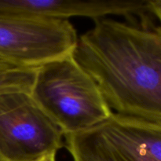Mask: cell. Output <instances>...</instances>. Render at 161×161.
Returning a JSON list of instances; mask_svg holds the SVG:
<instances>
[{
    "label": "cell",
    "instance_id": "cell-6",
    "mask_svg": "<svg viewBox=\"0 0 161 161\" xmlns=\"http://www.w3.org/2000/svg\"><path fill=\"white\" fill-rule=\"evenodd\" d=\"M0 14L55 20L83 17L95 20L122 16L132 25L155 24L148 0H0Z\"/></svg>",
    "mask_w": 161,
    "mask_h": 161
},
{
    "label": "cell",
    "instance_id": "cell-3",
    "mask_svg": "<svg viewBox=\"0 0 161 161\" xmlns=\"http://www.w3.org/2000/svg\"><path fill=\"white\" fill-rule=\"evenodd\" d=\"M64 138L73 161H161V122L113 113Z\"/></svg>",
    "mask_w": 161,
    "mask_h": 161
},
{
    "label": "cell",
    "instance_id": "cell-5",
    "mask_svg": "<svg viewBox=\"0 0 161 161\" xmlns=\"http://www.w3.org/2000/svg\"><path fill=\"white\" fill-rule=\"evenodd\" d=\"M78 36L69 20L0 14V59L20 68H38L72 55Z\"/></svg>",
    "mask_w": 161,
    "mask_h": 161
},
{
    "label": "cell",
    "instance_id": "cell-4",
    "mask_svg": "<svg viewBox=\"0 0 161 161\" xmlns=\"http://www.w3.org/2000/svg\"><path fill=\"white\" fill-rule=\"evenodd\" d=\"M64 138L30 94L0 95V161H39L57 153Z\"/></svg>",
    "mask_w": 161,
    "mask_h": 161
},
{
    "label": "cell",
    "instance_id": "cell-8",
    "mask_svg": "<svg viewBox=\"0 0 161 161\" xmlns=\"http://www.w3.org/2000/svg\"><path fill=\"white\" fill-rule=\"evenodd\" d=\"M149 9L161 26V0H148Z\"/></svg>",
    "mask_w": 161,
    "mask_h": 161
},
{
    "label": "cell",
    "instance_id": "cell-1",
    "mask_svg": "<svg viewBox=\"0 0 161 161\" xmlns=\"http://www.w3.org/2000/svg\"><path fill=\"white\" fill-rule=\"evenodd\" d=\"M72 53L116 113L161 122V26L94 20Z\"/></svg>",
    "mask_w": 161,
    "mask_h": 161
},
{
    "label": "cell",
    "instance_id": "cell-9",
    "mask_svg": "<svg viewBox=\"0 0 161 161\" xmlns=\"http://www.w3.org/2000/svg\"><path fill=\"white\" fill-rule=\"evenodd\" d=\"M15 67L16 66L13 65V64H9V63L6 62V61L0 59V70H4V69H11V68H15Z\"/></svg>",
    "mask_w": 161,
    "mask_h": 161
},
{
    "label": "cell",
    "instance_id": "cell-2",
    "mask_svg": "<svg viewBox=\"0 0 161 161\" xmlns=\"http://www.w3.org/2000/svg\"><path fill=\"white\" fill-rule=\"evenodd\" d=\"M30 95L64 135L87 130L113 113L97 83L72 54L38 67Z\"/></svg>",
    "mask_w": 161,
    "mask_h": 161
},
{
    "label": "cell",
    "instance_id": "cell-7",
    "mask_svg": "<svg viewBox=\"0 0 161 161\" xmlns=\"http://www.w3.org/2000/svg\"><path fill=\"white\" fill-rule=\"evenodd\" d=\"M37 68H11L0 70V95L8 93L30 94L36 80Z\"/></svg>",
    "mask_w": 161,
    "mask_h": 161
},
{
    "label": "cell",
    "instance_id": "cell-10",
    "mask_svg": "<svg viewBox=\"0 0 161 161\" xmlns=\"http://www.w3.org/2000/svg\"><path fill=\"white\" fill-rule=\"evenodd\" d=\"M39 161H56V153L50 154Z\"/></svg>",
    "mask_w": 161,
    "mask_h": 161
}]
</instances>
